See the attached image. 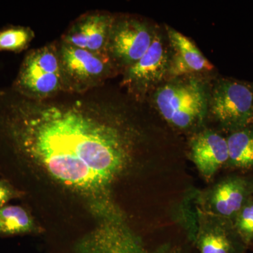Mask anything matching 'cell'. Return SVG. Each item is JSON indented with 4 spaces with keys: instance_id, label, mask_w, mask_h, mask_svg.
I'll use <instances>...</instances> for the list:
<instances>
[{
    "instance_id": "obj_16",
    "label": "cell",
    "mask_w": 253,
    "mask_h": 253,
    "mask_svg": "<svg viewBox=\"0 0 253 253\" xmlns=\"http://www.w3.org/2000/svg\"><path fill=\"white\" fill-rule=\"evenodd\" d=\"M34 37V32L30 28H6L0 31V51L20 52L28 47Z\"/></svg>"
},
{
    "instance_id": "obj_12",
    "label": "cell",
    "mask_w": 253,
    "mask_h": 253,
    "mask_svg": "<svg viewBox=\"0 0 253 253\" xmlns=\"http://www.w3.org/2000/svg\"><path fill=\"white\" fill-rule=\"evenodd\" d=\"M119 222H106L83 239L76 253H146L129 231L117 230Z\"/></svg>"
},
{
    "instance_id": "obj_7",
    "label": "cell",
    "mask_w": 253,
    "mask_h": 253,
    "mask_svg": "<svg viewBox=\"0 0 253 253\" xmlns=\"http://www.w3.org/2000/svg\"><path fill=\"white\" fill-rule=\"evenodd\" d=\"M253 196V175L231 174L199 195L198 208L203 212L232 220Z\"/></svg>"
},
{
    "instance_id": "obj_8",
    "label": "cell",
    "mask_w": 253,
    "mask_h": 253,
    "mask_svg": "<svg viewBox=\"0 0 253 253\" xmlns=\"http://www.w3.org/2000/svg\"><path fill=\"white\" fill-rule=\"evenodd\" d=\"M192 237L199 253H246L233 221L203 212L197 207Z\"/></svg>"
},
{
    "instance_id": "obj_11",
    "label": "cell",
    "mask_w": 253,
    "mask_h": 253,
    "mask_svg": "<svg viewBox=\"0 0 253 253\" xmlns=\"http://www.w3.org/2000/svg\"><path fill=\"white\" fill-rule=\"evenodd\" d=\"M190 156L200 174L207 181L212 180L229 160L226 138L212 130H205L193 137Z\"/></svg>"
},
{
    "instance_id": "obj_17",
    "label": "cell",
    "mask_w": 253,
    "mask_h": 253,
    "mask_svg": "<svg viewBox=\"0 0 253 253\" xmlns=\"http://www.w3.org/2000/svg\"><path fill=\"white\" fill-rule=\"evenodd\" d=\"M233 224L238 235L249 249L253 245V196L236 214Z\"/></svg>"
},
{
    "instance_id": "obj_10",
    "label": "cell",
    "mask_w": 253,
    "mask_h": 253,
    "mask_svg": "<svg viewBox=\"0 0 253 253\" xmlns=\"http://www.w3.org/2000/svg\"><path fill=\"white\" fill-rule=\"evenodd\" d=\"M113 21L112 16L103 13L83 15L70 26L61 41L91 52L107 54L108 42Z\"/></svg>"
},
{
    "instance_id": "obj_13",
    "label": "cell",
    "mask_w": 253,
    "mask_h": 253,
    "mask_svg": "<svg viewBox=\"0 0 253 253\" xmlns=\"http://www.w3.org/2000/svg\"><path fill=\"white\" fill-rule=\"evenodd\" d=\"M167 32L172 49L168 71L169 76L177 78L212 69V63L189 38L170 27H167Z\"/></svg>"
},
{
    "instance_id": "obj_5",
    "label": "cell",
    "mask_w": 253,
    "mask_h": 253,
    "mask_svg": "<svg viewBox=\"0 0 253 253\" xmlns=\"http://www.w3.org/2000/svg\"><path fill=\"white\" fill-rule=\"evenodd\" d=\"M209 104L215 121L229 133L246 127L253 121V91L251 86L241 82L219 81Z\"/></svg>"
},
{
    "instance_id": "obj_3",
    "label": "cell",
    "mask_w": 253,
    "mask_h": 253,
    "mask_svg": "<svg viewBox=\"0 0 253 253\" xmlns=\"http://www.w3.org/2000/svg\"><path fill=\"white\" fill-rule=\"evenodd\" d=\"M14 88L26 99L44 101L63 91L59 43L31 50L26 55Z\"/></svg>"
},
{
    "instance_id": "obj_19",
    "label": "cell",
    "mask_w": 253,
    "mask_h": 253,
    "mask_svg": "<svg viewBox=\"0 0 253 253\" xmlns=\"http://www.w3.org/2000/svg\"><path fill=\"white\" fill-rule=\"evenodd\" d=\"M251 89H252V90L253 91V84L252 86H251Z\"/></svg>"
},
{
    "instance_id": "obj_14",
    "label": "cell",
    "mask_w": 253,
    "mask_h": 253,
    "mask_svg": "<svg viewBox=\"0 0 253 253\" xmlns=\"http://www.w3.org/2000/svg\"><path fill=\"white\" fill-rule=\"evenodd\" d=\"M226 141L229 152L226 167L239 170L253 169V126L231 132Z\"/></svg>"
},
{
    "instance_id": "obj_18",
    "label": "cell",
    "mask_w": 253,
    "mask_h": 253,
    "mask_svg": "<svg viewBox=\"0 0 253 253\" xmlns=\"http://www.w3.org/2000/svg\"><path fill=\"white\" fill-rule=\"evenodd\" d=\"M23 193L4 179H0V208L13 199L22 197Z\"/></svg>"
},
{
    "instance_id": "obj_2",
    "label": "cell",
    "mask_w": 253,
    "mask_h": 253,
    "mask_svg": "<svg viewBox=\"0 0 253 253\" xmlns=\"http://www.w3.org/2000/svg\"><path fill=\"white\" fill-rule=\"evenodd\" d=\"M154 101L164 119L181 130L201 126L209 104L206 86L196 78L165 84L156 90Z\"/></svg>"
},
{
    "instance_id": "obj_15",
    "label": "cell",
    "mask_w": 253,
    "mask_h": 253,
    "mask_svg": "<svg viewBox=\"0 0 253 253\" xmlns=\"http://www.w3.org/2000/svg\"><path fill=\"white\" fill-rule=\"evenodd\" d=\"M42 231V228L26 208L12 205L0 208V235H24Z\"/></svg>"
},
{
    "instance_id": "obj_4",
    "label": "cell",
    "mask_w": 253,
    "mask_h": 253,
    "mask_svg": "<svg viewBox=\"0 0 253 253\" xmlns=\"http://www.w3.org/2000/svg\"><path fill=\"white\" fill-rule=\"evenodd\" d=\"M63 91L82 94L101 85L114 71L107 54H96L61 41L59 43Z\"/></svg>"
},
{
    "instance_id": "obj_6",
    "label": "cell",
    "mask_w": 253,
    "mask_h": 253,
    "mask_svg": "<svg viewBox=\"0 0 253 253\" xmlns=\"http://www.w3.org/2000/svg\"><path fill=\"white\" fill-rule=\"evenodd\" d=\"M154 36L149 26L139 20L114 18L108 42V56L115 66L126 70L144 56Z\"/></svg>"
},
{
    "instance_id": "obj_9",
    "label": "cell",
    "mask_w": 253,
    "mask_h": 253,
    "mask_svg": "<svg viewBox=\"0 0 253 253\" xmlns=\"http://www.w3.org/2000/svg\"><path fill=\"white\" fill-rule=\"evenodd\" d=\"M169 59L162 38L155 33L149 49L137 62L125 70L123 86L142 95L157 85L168 74Z\"/></svg>"
},
{
    "instance_id": "obj_1",
    "label": "cell",
    "mask_w": 253,
    "mask_h": 253,
    "mask_svg": "<svg viewBox=\"0 0 253 253\" xmlns=\"http://www.w3.org/2000/svg\"><path fill=\"white\" fill-rule=\"evenodd\" d=\"M127 116L96 100L24 98L8 110L4 128L18 156L107 222L121 219L111 191L134 161L139 138Z\"/></svg>"
}]
</instances>
